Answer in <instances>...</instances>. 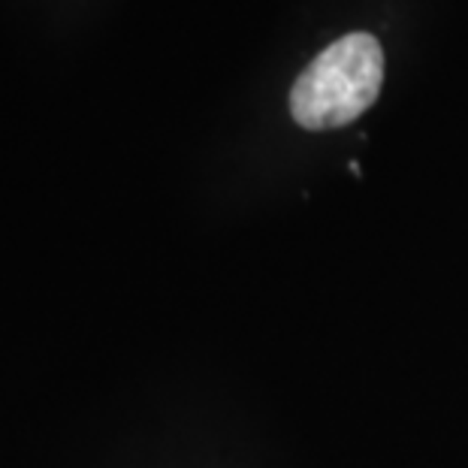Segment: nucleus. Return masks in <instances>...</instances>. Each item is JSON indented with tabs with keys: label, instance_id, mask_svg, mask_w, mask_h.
Segmentation results:
<instances>
[{
	"label": "nucleus",
	"instance_id": "nucleus-1",
	"mask_svg": "<svg viewBox=\"0 0 468 468\" xmlns=\"http://www.w3.org/2000/svg\"><path fill=\"white\" fill-rule=\"evenodd\" d=\"M384 52L372 34H347L308 64L291 91L293 122L305 131L351 124L378 101Z\"/></svg>",
	"mask_w": 468,
	"mask_h": 468
}]
</instances>
